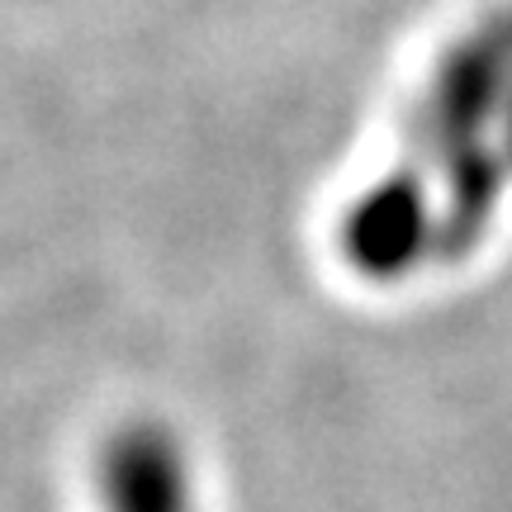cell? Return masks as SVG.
Here are the masks:
<instances>
[{"instance_id":"2","label":"cell","mask_w":512,"mask_h":512,"mask_svg":"<svg viewBox=\"0 0 512 512\" xmlns=\"http://www.w3.org/2000/svg\"><path fill=\"white\" fill-rule=\"evenodd\" d=\"M100 512H200L195 460L157 418H133L100 441L95 456Z\"/></svg>"},{"instance_id":"1","label":"cell","mask_w":512,"mask_h":512,"mask_svg":"<svg viewBox=\"0 0 512 512\" xmlns=\"http://www.w3.org/2000/svg\"><path fill=\"white\" fill-rule=\"evenodd\" d=\"M508 91L512 10H494L437 53L399 128L394 162L342 209L337 252L356 280L399 285L432 261L441 181L489 133Z\"/></svg>"}]
</instances>
